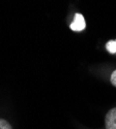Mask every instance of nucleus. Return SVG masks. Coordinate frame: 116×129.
Returning a JSON list of instances; mask_svg holds the SVG:
<instances>
[{"label": "nucleus", "mask_w": 116, "mask_h": 129, "mask_svg": "<svg viewBox=\"0 0 116 129\" xmlns=\"http://www.w3.org/2000/svg\"><path fill=\"white\" fill-rule=\"evenodd\" d=\"M71 29L73 31H76V32H79V31H82L86 28V23H85V19L84 17L81 15V14H76L75 15V18H74V21L71 24Z\"/></svg>", "instance_id": "nucleus-1"}, {"label": "nucleus", "mask_w": 116, "mask_h": 129, "mask_svg": "<svg viewBox=\"0 0 116 129\" xmlns=\"http://www.w3.org/2000/svg\"><path fill=\"white\" fill-rule=\"evenodd\" d=\"M106 129H116V107L110 110L105 118Z\"/></svg>", "instance_id": "nucleus-2"}, {"label": "nucleus", "mask_w": 116, "mask_h": 129, "mask_svg": "<svg viewBox=\"0 0 116 129\" xmlns=\"http://www.w3.org/2000/svg\"><path fill=\"white\" fill-rule=\"evenodd\" d=\"M106 49L110 54H116V39L108 41L106 45Z\"/></svg>", "instance_id": "nucleus-3"}, {"label": "nucleus", "mask_w": 116, "mask_h": 129, "mask_svg": "<svg viewBox=\"0 0 116 129\" xmlns=\"http://www.w3.org/2000/svg\"><path fill=\"white\" fill-rule=\"evenodd\" d=\"M0 129H13L8 122H6L3 119H0Z\"/></svg>", "instance_id": "nucleus-4"}, {"label": "nucleus", "mask_w": 116, "mask_h": 129, "mask_svg": "<svg viewBox=\"0 0 116 129\" xmlns=\"http://www.w3.org/2000/svg\"><path fill=\"white\" fill-rule=\"evenodd\" d=\"M111 83H112L113 86L116 87V70H114L111 74Z\"/></svg>", "instance_id": "nucleus-5"}]
</instances>
